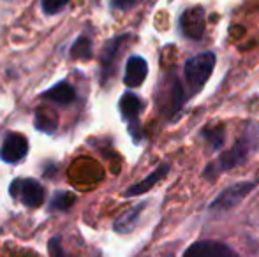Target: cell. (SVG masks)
Returning <instances> with one entry per match:
<instances>
[{"mask_svg": "<svg viewBox=\"0 0 259 257\" xmlns=\"http://www.w3.org/2000/svg\"><path fill=\"white\" fill-rule=\"evenodd\" d=\"M71 53H72V57H81L79 53H83V59H89V57H90V42H89V39L79 37L78 41H76V44L72 46Z\"/></svg>", "mask_w": 259, "mask_h": 257, "instance_id": "cell-18", "label": "cell"}, {"mask_svg": "<svg viewBox=\"0 0 259 257\" xmlns=\"http://www.w3.org/2000/svg\"><path fill=\"white\" fill-rule=\"evenodd\" d=\"M143 108L140 97L134 95V93H123L122 99H120V113L122 117L129 122V129L133 130V136H136V129L138 127V117H140V111Z\"/></svg>", "mask_w": 259, "mask_h": 257, "instance_id": "cell-8", "label": "cell"}, {"mask_svg": "<svg viewBox=\"0 0 259 257\" xmlns=\"http://www.w3.org/2000/svg\"><path fill=\"white\" fill-rule=\"evenodd\" d=\"M71 0H42L41 2V7L46 14H57L58 11L64 9Z\"/></svg>", "mask_w": 259, "mask_h": 257, "instance_id": "cell-17", "label": "cell"}, {"mask_svg": "<svg viewBox=\"0 0 259 257\" xmlns=\"http://www.w3.org/2000/svg\"><path fill=\"white\" fill-rule=\"evenodd\" d=\"M48 248H50V255L52 257H67L64 252V248H62V240L58 236H55L50 240Z\"/></svg>", "mask_w": 259, "mask_h": 257, "instance_id": "cell-19", "label": "cell"}, {"mask_svg": "<svg viewBox=\"0 0 259 257\" xmlns=\"http://www.w3.org/2000/svg\"><path fill=\"white\" fill-rule=\"evenodd\" d=\"M35 127L46 134H52L57 129V115L48 110H37V113H35Z\"/></svg>", "mask_w": 259, "mask_h": 257, "instance_id": "cell-13", "label": "cell"}, {"mask_svg": "<svg viewBox=\"0 0 259 257\" xmlns=\"http://www.w3.org/2000/svg\"><path fill=\"white\" fill-rule=\"evenodd\" d=\"M203 136H205L206 139L210 141L211 146H215V148H219L222 143H224V129H222V127L206 129L205 132H203Z\"/></svg>", "mask_w": 259, "mask_h": 257, "instance_id": "cell-16", "label": "cell"}, {"mask_svg": "<svg viewBox=\"0 0 259 257\" xmlns=\"http://www.w3.org/2000/svg\"><path fill=\"white\" fill-rule=\"evenodd\" d=\"M122 41H123V37H118V39H115V41L109 42V44L106 46V49L103 53V65H104L106 74H108L109 69H111V60L116 57V52H118V46H120V42H122Z\"/></svg>", "mask_w": 259, "mask_h": 257, "instance_id": "cell-15", "label": "cell"}, {"mask_svg": "<svg viewBox=\"0 0 259 257\" xmlns=\"http://www.w3.org/2000/svg\"><path fill=\"white\" fill-rule=\"evenodd\" d=\"M250 139H252V137H250L249 134H245V136H243L242 139H240L238 143H236L235 146L228 151V153L222 155L221 161H219L221 168L222 169H231V168H235V166H238L240 162L245 161V157L250 151Z\"/></svg>", "mask_w": 259, "mask_h": 257, "instance_id": "cell-7", "label": "cell"}, {"mask_svg": "<svg viewBox=\"0 0 259 257\" xmlns=\"http://www.w3.org/2000/svg\"><path fill=\"white\" fill-rule=\"evenodd\" d=\"M28 141L23 134L9 132L4 137L2 148H0V159L7 164H16L27 157Z\"/></svg>", "mask_w": 259, "mask_h": 257, "instance_id": "cell-3", "label": "cell"}, {"mask_svg": "<svg viewBox=\"0 0 259 257\" xmlns=\"http://www.w3.org/2000/svg\"><path fill=\"white\" fill-rule=\"evenodd\" d=\"M129 0H113V6L115 7H127Z\"/></svg>", "mask_w": 259, "mask_h": 257, "instance_id": "cell-20", "label": "cell"}, {"mask_svg": "<svg viewBox=\"0 0 259 257\" xmlns=\"http://www.w3.org/2000/svg\"><path fill=\"white\" fill-rule=\"evenodd\" d=\"M180 27L184 34L191 39H199L205 32V11L201 7H192L182 14Z\"/></svg>", "mask_w": 259, "mask_h": 257, "instance_id": "cell-6", "label": "cell"}, {"mask_svg": "<svg viewBox=\"0 0 259 257\" xmlns=\"http://www.w3.org/2000/svg\"><path fill=\"white\" fill-rule=\"evenodd\" d=\"M213 67H215V53L211 52L196 55L185 62L184 76H185V83H187L189 95H194V93H198L205 86Z\"/></svg>", "mask_w": 259, "mask_h": 257, "instance_id": "cell-1", "label": "cell"}, {"mask_svg": "<svg viewBox=\"0 0 259 257\" xmlns=\"http://www.w3.org/2000/svg\"><path fill=\"white\" fill-rule=\"evenodd\" d=\"M143 208H145V204H138V206H134V208L127 210L123 215H120L118 219L115 220V231H118V233H129V231L136 226L138 217H140Z\"/></svg>", "mask_w": 259, "mask_h": 257, "instance_id": "cell-12", "label": "cell"}, {"mask_svg": "<svg viewBox=\"0 0 259 257\" xmlns=\"http://www.w3.org/2000/svg\"><path fill=\"white\" fill-rule=\"evenodd\" d=\"M254 187H256L254 182H242V183H236V185H231L229 189H226L224 192H221V195L211 202L210 210H213V212H226V210L233 208V206L238 204Z\"/></svg>", "mask_w": 259, "mask_h": 257, "instance_id": "cell-4", "label": "cell"}, {"mask_svg": "<svg viewBox=\"0 0 259 257\" xmlns=\"http://www.w3.org/2000/svg\"><path fill=\"white\" fill-rule=\"evenodd\" d=\"M148 74V65L145 59L141 57H131L125 65V76H123V83L127 86H140L145 81Z\"/></svg>", "mask_w": 259, "mask_h": 257, "instance_id": "cell-9", "label": "cell"}, {"mask_svg": "<svg viewBox=\"0 0 259 257\" xmlns=\"http://www.w3.org/2000/svg\"><path fill=\"white\" fill-rule=\"evenodd\" d=\"M167 171H169V166L167 164H162V166H159V168L155 169L152 175H148L145 180H141L140 183H136V185H133L131 189H127L125 190V195L127 197H131V195H140V194H145V192H148V190L152 189L154 185H157V183L160 182V180L164 178V176L167 175Z\"/></svg>", "mask_w": 259, "mask_h": 257, "instance_id": "cell-11", "label": "cell"}, {"mask_svg": "<svg viewBox=\"0 0 259 257\" xmlns=\"http://www.w3.org/2000/svg\"><path fill=\"white\" fill-rule=\"evenodd\" d=\"M184 257H238V254L221 241L203 240L192 243L185 250Z\"/></svg>", "mask_w": 259, "mask_h": 257, "instance_id": "cell-5", "label": "cell"}, {"mask_svg": "<svg viewBox=\"0 0 259 257\" xmlns=\"http://www.w3.org/2000/svg\"><path fill=\"white\" fill-rule=\"evenodd\" d=\"M41 97L42 99L52 100L55 104H60V106H67V104L76 100V90L72 88L67 81H60L58 85H55L53 88L46 90Z\"/></svg>", "mask_w": 259, "mask_h": 257, "instance_id": "cell-10", "label": "cell"}, {"mask_svg": "<svg viewBox=\"0 0 259 257\" xmlns=\"http://www.w3.org/2000/svg\"><path fill=\"white\" fill-rule=\"evenodd\" d=\"M9 194L14 199H18L21 204L27 206V208H39L46 199L45 187L34 178L14 180L9 187Z\"/></svg>", "mask_w": 259, "mask_h": 257, "instance_id": "cell-2", "label": "cell"}, {"mask_svg": "<svg viewBox=\"0 0 259 257\" xmlns=\"http://www.w3.org/2000/svg\"><path fill=\"white\" fill-rule=\"evenodd\" d=\"M74 202V194L71 192H57L53 195L52 202H50V210L52 212H65L69 210Z\"/></svg>", "mask_w": 259, "mask_h": 257, "instance_id": "cell-14", "label": "cell"}]
</instances>
